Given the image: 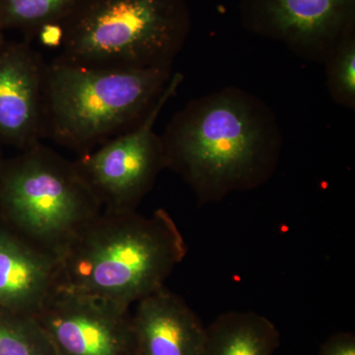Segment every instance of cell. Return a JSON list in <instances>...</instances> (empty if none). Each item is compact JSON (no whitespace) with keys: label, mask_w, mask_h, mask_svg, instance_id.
<instances>
[{"label":"cell","mask_w":355,"mask_h":355,"mask_svg":"<svg viewBox=\"0 0 355 355\" xmlns=\"http://www.w3.org/2000/svg\"><path fill=\"white\" fill-rule=\"evenodd\" d=\"M60 284L58 256L0 221V308L36 315Z\"/></svg>","instance_id":"obj_10"},{"label":"cell","mask_w":355,"mask_h":355,"mask_svg":"<svg viewBox=\"0 0 355 355\" xmlns=\"http://www.w3.org/2000/svg\"><path fill=\"white\" fill-rule=\"evenodd\" d=\"M135 304V355L202 354L207 327L183 298L164 286Z\"/></svg>","instance_id":"obj_11"},{"label":"cell","mask_w":355,"mask_h":355,"mask_svg":"<svg viewBox=\"0 0 355 355\" xmlns=\"http://www.w3.org/2000/svg\"><path fill=\"white\" fill-rule=\"evenodd\" d=\"M77 0H0V31L17 30L27 38L43 26L60 23Z\"/></svg>","instance_id":"obj_13"},{"label":"cell","mask_w":355,"mask_h":355,"mask_svg":"<svg viewBox=\"0 0 355 355\" xmlns=\"http://www.w3.org/2000/svg\"><path fill=\"white\" fill-rule=\"evenodd\" d=\"M243 27L282 43L306 62L324 64L355 31V0H241Z\"/></svg>","instance_id":"obj_7"},{"label":"cell","mask_w":355,"mask_h":355,"mask_svg":"<svg viewBox=\"0 0 355 355\" xmlns=\"http://www.w3.org/2000/svg\"><path fill=\"white\" fill-rule=\"evenodd\" d=\"M187 253L165 209L150 216L102 210L60 254V286L130 308L164 287Z\"/></svg>","instance_id":"obj_2"},{"label":"cell","mask_w":355,"mask_h":355,"mask_svg":"<svg viewBox=\"0 0 355 355\" xmlns=\"http://www.w3.org/2000/svg\"><path fill=\"white\" fill-rule=\"evenodd\" d=\"M279 345L270 319L253 311H229L207 327L202 355H273Z\"/></svg>","instance_id":"obj_12"},{"label":"cell","mask_w":355,"mask_h":355,"mask_svg":"<svg viewBox=\"0 0 355 355\" xmlns=\"http://www.w3.org/2000/svg\"><path fill=\"white\" fill-rule=\"evenodd\" d=\"M34 316L58 355H135L130 308L60 286Z\"/></svg>","instance_id":"obj_8"},{"label":"cell","mask_w":355,"mask_h":355,"mask_svg":"<svg viewBox=\"0 0 355 355\" xmlns=\"http://www.w3.org/2000/svg\"><path fill=\"white\" fill-rule=\"evenodd\" d=\"M35 37L46 48L60 49L64 42V30L60 23H51L43 26Z\"/></svg>","instance_id":"obj_17"},{"label":"cell","mask_w":355,"mask_h":355,"mask_svg":"<svg viewBox=\"0 0 355 355\" xmlns=\"http://www.w3.org/2000/svg\"><path fill=\"white\" fill-rule=\"evenodd\" d=\"M101 211L73 161L42 141L0 168V221L58 258Z\"/></svg>","instance_id":"obj_5"},{"label":"cell","mask_w":355,"mask_h":355,"mask_svg":"<svg viewBox=\"0 0 355 355\" xmlns=\"http://www.w3.org/2000/svg\"><path fill=\"white\" fill-rule=\"evenodd\" d=\"M6 40L4 38V34L1 31H0V48L3 46V44L6 43Z\"/></svg>","instance_id":"obj_19"},{"label":"cell","mask_w":355,"mask_h":355,"mask_svg":"<svg viewBox=\"0 0 355 355\" xmlns=\"http://www.w3.org/2000/svg\"><path fill=\"white\" fill-rule=\"evenodd\" d=\"M169 69H87L46 64L44 139L83 155L137 125L164 92Z\"/></svg>","instance_id":"obj_4"},{"label":"cell","mask_w":355,"mask_h":355,"mask_svg":"<svg viewBox=\"0 0 355 355\" xmlns=\"http://www.w3.org/2000/svg\"><path fill=\"white\" fill-rule=\"evenodd\" d=\"M326 84L331 100L355 110V31L343 37L324 60Z\"/></svg>","instance_id":"obj_15"},{"label":"cell","mask_w":355,"mask_h":355,"mask_svg":"<svg viewBox=\"0 0 355 355\" xmlns=\"http://www.w3.org/2000/svg\"><path fill=\"white\" fill-rule=\"evenodd\" d=\"M2 146H3V144H2L1 142H0V168H1L2 164H3L4 160H6V159L3 158V154H2Z\"/></svg>","instance_id":"obj_18"},{"label":"cell","mask_w":355,"mask_h":355,"mask_svg":"<svg viewBox=\"0 0 355 355\" xmlns=\"http://www.w3.org/2000/svg\"><path fill=\"white\" fill-rule=\"evenodd\" d=\"M319 355H355V336L352 333H338L324 342Z\"/></svg>","instance_id":"obj_16"},{"label":"cell","mask_w":355,"mask_h":355,"mask_svg":"<svg viewBox=\"0 0 355 355\" xmlns=\"http://www.w3.org/2000/svg\"><path fill=\"white\" fill-rule=\"evenodd\" d=\"M183 80L181 73H173L164 92L137 125L73 161L102 210H137L166 169L162 139L154 127Z\"/></svg>","instance_id":"obj_6"},{"label":"cell","mask_w":355,"mask_h":355,"mask_svg":"<svg viewBox=\"0 0 355 355\" xmlns=\"http://www.w3.org/2000/svg\"><path fill=\"white\" fill-rule=\"evenodd\" d=\"M161 139L166 169L186 182L200 205L268 183L284 146L272 109L236 86L191 100L172 116Z\"/></svg>","instance_id":"obj_1"},{"label":"cell","mask_w":355,"mask_h":355,"mask_svg":"<svg viewBox=\"0 0 355 355\" xmlns=\"http://www.w3.org/2000/svg\"><path fill=\"white\" fill-rule=\"evenodd\" d=\"M46 62L28 41L0 48V142L25 150L44 139Z\"/></svg>","instance_id":"obj_9"},{"label":"cell","mask_w":355,"mask_h":355,"mask_svg":"<svg viewBox=\"0 0 355 355\" xmlns=\"http://www.w3.org/2000/svg\"><path fill=\"white\" fill-rule=\"evenodd\" d=\"M0 355H58L34 315L0 308Z\"/></svg>","instance_id":"obj_14"},{"label":"cell","mask_w":355,"mask_h":355,"mask_svg":"<svg viewBox=\"0 0 355 355\" xmlns=\"http://www.w3.org/2000/svg\"><path fill=\"white\" fill-rule=\"evenodd\" d=\"M57 60L87 69H173L191 29L186 0H77Z\"/></svg>","instance_id":"obj_3"}]
</instances>
